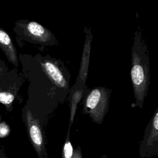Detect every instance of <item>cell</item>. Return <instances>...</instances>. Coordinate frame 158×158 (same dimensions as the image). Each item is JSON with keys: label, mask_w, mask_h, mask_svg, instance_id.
Here are the masks:
<instances>
[{"label": "cell", "mask_w": 158, "mask_h": 158, "mask_svg": "<svg viewBox=\"0 0 158 158\" xmlns=\"http://www.w3.org/2000/svg\"><path fill=\"white\" fill-rule=\"evenodd\" d=\"M22 28L25 35L33 41L43 44H52L56 42L51 31L36 22H28Z\"/></svg>", "instance_id": "5"}, {"label": "cell", "mask_w": 158, "mask_h": 158, "mask_svg": "<svg viewBox=\"0 0 158 158\" xmlns=\"http://www.w3.org/2000/svg\"><path fill=\"white\" fill-rule=\"evenodd\" d=\"M100 158H108V157H107L106 155H103V156H102Z\"/></svg>", "instance_id": "14"}, {"label": "cell", "mask_w": 158, "mask_h": 158, "mask_svg": "<svg viewBox=\"0 0 158 158\" xmlns=\"http://www.w3.org/2000/svg\"><path fill=\"white\" fill-rule=\"evenodd\" d=\"M22 118L25 126L29 141L38 158H48L44 128L27 105L22 109Z\"/></svg>", "instance_id": "3"}, {"label": "cell", "mask_w": 158, "mask_h": 158, "mask_svg": "<svg viewBox=\"0 0 158 158\" xmlns=\"http://www.w3.org/2000/svg\"><path fill=\"white\" fill-rule=\"evenodd\" d=\"M70 128H68L62 150V158H72L73 154V148L70 141Z\"/></svg>", "instance_id": "10"}, {"label": "cell", "mask_w": 158, "mask_h": 158, "mask_svg": "<svg viewBox=\"0 0 158 158\" xmlns=\"http://www.w3.org/2000/svg\"><path fill=\"white\" fill-rule=\"evenodd\" d=\"M131 78L135 105L141 109L148 95L150 75L149 56L146 45L141 40L140 35H135L131 52Z\"/></svg>", "instance_id": "1"}, {"label": "cell", "mask_w": 158, "mask_h": 158, "mask_svg": "<svg viewBox=\"0 0 158 158\" xmlns=\"http://www.w3.org/2000/svg\"><path fill=\"white\" fill-rule=\"evenodd\" d=\"M139 155L141 158H151L158 155V108L146 127L139 144Z\"/></svg>", "instance_id": "4"}, {"label": "cell", "mask_w": 158, "mask_h": 158, "mask_svg": "<svg viewBox=\"0 0 158 158\" xmlns=\"http://www.w3.org/2000/svg\"><path fill=\"white\" fill-rule=\"evenodd\" d=\"M72 158H83V155H82V152L81 148L80 145H78L77 148L74 149L73 151V154Z\"/></svg>", "instance_id": "12"}, {"label": "cell", "mask_w": 158, "mask_h": 158, "mask_svg": "<svg viewBox=\"0 0 158 158\" xmlns=\"http://www.w3.org/2000/svg\"><path fill=\"white\" fill-rule=\"evenodd\" d=\"M91 40H92V35L91 33V30L90 28H89L86 35V39H85L83 51L82 54V57L81 60V64H80V68L79 70L78 77V79H77L80 83L85 85L88 77Z\"/></svg>", "instance_id": "8"}, {"label": "cell", "mask_w": 158, "mask_h": 158, "mask_svg": "<svg viewBox=\"0 0 158 158\" xmlns=\"http://www.w3.org/2000/svg\"><path fill=\"white\" fill-rule=\"evenodd\" d=\"M111 90L103 86L94 88L85 96L83 112L88 115L91 120L101 125L109 111Z\"/></svg>", "instance_id": "2"}, {"label": "cell", "mask_w": 158, "mask_h": 158, "mask_svg": "<svg viewBox=\"0 0 158 158\" xmlns=\"http://www.w3.org/2000/svg\"><path fill=\"white\" fill-rule=\"evenodd\" d=\"M2 120V118H1V115H0V120Z\"/></svg>", "instance_id": "15"}, {"label": "cell", "mask_w": 158, "mask_h": 158, "mask_svg": "<svg viewBox=\"0 0 158 158\" xmlns=\"http://www.w3.org/2000/svg\"><path fill=\"white\" fill-rule=\"evenodd\" d=\"M85 89L86 85L85 84L80 83L78 80H77L75 84L69 91V128H71L72 125L74 122L77 106L81 99L84 97Z\"/></svg>", "instance_id": "7"}, {"label": "cell", "mask_w": 158, "mask_h": 158, "mask_svg": "<svg viewBox=\"0 0 158 158\" xmlns=\"http://www.w3.org/2000/svg\"><path fill=\"white\" fill-rule=\"evenodd\" d=\"M10 133V128L9 125L2 120H0V138L9 136Z\"/></svg>", "instance_id": "11"}, {"label": "cell", "mask_w": 158, "mask_h": 158, "mask_svg": "<svg viewBox=\"0 0 158 158\" xmlns=\"http://www.w3.org/2000/svg\"><path fill=\"white\" fill-rule=\"evenodd\" d=\"M41 65L42 69L56 88L67 94L69 84L59 67L49 60L42 61Z\"/></svg>", "instance_id": "6"}, {"label": "cell", "mask_w": 158, "mask_h": 158, "mask_svg": "<svg viewBox=\"0 0 158 158\" xmlns=\"http://www.w3.org/2000/svg\"><path fill=\"white\" fill-rule=\"evenodd\" d=\"M0 158H8L5 151L4 146L2 145L0 146Z\"/></svg>", "instance_id": "13"}, {"label": "cell", "mask_w": 158, "mask_h": 158, "mask_svg": "<svg viewBox=\"0 0 158 158\" xmlns=\"http://www.w3.org/2000/svg\"><path fill=\"white\" fill-rule=\"evenodd\" d=\"M0 47L9 61L15 67L19 66L17 51L8 34L0 28Z\"/></svg>", "instance_id": "9"}]
</instances>
